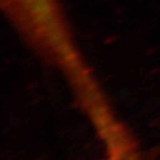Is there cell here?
Wrapping results in <instances>:
<instances>
[{"instance_id":"6da1fadb","label":"cell","mask_w":160,"mask_h":160,"mask_svg":"<svg viewBox=\"0 0 160 160\" xmlns=\"http://www.w3.org/2000/svg\"><path fill=\"white\" fill-rule=\"evenodd\" d=\"M0 10L52 66L68 68L81 58L59 0H0Z\"/></svg>"},{"instance_id":"7a4b0ae2","label":"cell","mask_w":160,"mask_h":160,"mask_svg":"<svg viewBox=\"0 0 160 160\" xmlns=\"http://www.w3.org/2000/svg\"><path fill=\"white\" fill-rule=\"evenodd\" d=\"M102 160H116V159H112V158H110V156H106V158L102 159Z\"/></svg>"}]
</instances>
